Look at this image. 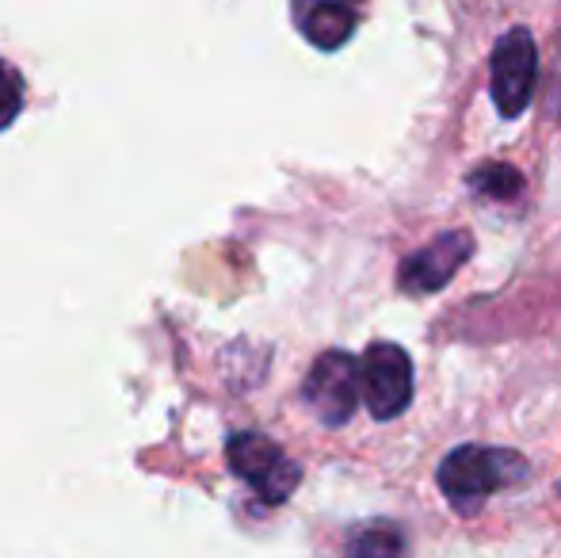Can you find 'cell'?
I'll list each match as a JSON object with an SVG mask.
<instances>
[{"mask_svg":"<svg viewBox=\"0 0 561 558\" xmlns=\"http://www.w3.org/2000/svg\"><path fill=\"white\" fill-rule=\"evenodd\" d=\"M531 475V463L512 447H481L462 444L439 463V490L458 516H473L493 493L524 486Z\"/></svg>","mask_w":561,"mask_h":558,"instance_id":"1","label":"cell"},{"mask_svg":"<svg viewBox=\"0 0 561 558\" xmlns=\"http://www.w3.org/2000/svg\"><path fill=\"white\" fill-rule=\"evenodd\" d=\"M226 459L233 475L249 482L264 505H283L302 482V467L275 440L260 436V432H233L226 444Z\"/></svg>","mask_w":561,"mask_h":558,"instance_id":"2","label":"cell"},{"mask_svg":"<svg viewBox=\"0 0 561 558\" xmlns=\"http://www.w3.org/2000/svg\"><path fill=\"white\" fill-rule=\"evenodd\" d=\"M359 395L375 421H393L413 402V360L401 344L375 341L359 360Z\"/></svg>","mask_w":561,"mask_h":558,"instance_id":"3","label":"cell"},{"mask_svg":"<svg viewBox=\"0 0 561 558\" xmlns=\"http://www.w3.org/2000/svg\"><path fill=\"white\" fill-rule=\"evenodd\" d=\"M535 81H539V50L527 27H512L501 35L493 50V73H489V92L493 104L504 119H519L535 96Z\"/></svg>","mask_w":561,"mask_h":558,"instance_id":"4","label":"cell"},{"mask_svg":"<svg viewBox=\"0 0 561 558\" xmlns=\"http://www.w3.org/2000/svg\"><path fill=\"white\" fill-rule=\"evenodd\" d=\"M302 398L321 424L329 429L347 424L359 406V360L340 349L321 352L302 383Z\"/></svg>","mask_w":561,"mask_h":558,"instance_id":"5","label":"cell"},{"mask_svg":"<svg viewBox=\"0 0 561 558\" xmlns=\"http://www.w3.org/2000/svg\"><path fill=\"white\" fill-rule=\"evenodd\" d=\"M473 257V234L470 230H447L424 249L409 253L398 269V287L405 295H436L458 276L466 261Z\"/></svg>","mask_w":561,"mask_h":558,"instance_id":"6","label":"cell"},{"mask_svg":"<svg viewBox=\"0 0 561 558\" xmlns=\"http://www.w3.org/2000/svg\"><path fill=\"white\" fill-rule=\"evenodd\" d=\"M295 27L318 50H340L355 31V12L344 0H295Z\"/></svg>","mask_w":561,"mask_h":558,"instance_id":"7","label":"cell"},{"mask_svg":"<svg viewBox=\"0 0 561 558\" xmlns=\"http://www.w3.org/2000/svg\"><path fill=\"white\" fill-rule=\"evenodd\" d=\"M466 184L473 187V195L493 203H512L524 195V172L512 169L508 161H485L466 176Z\"/></svg>","mask_w":561,"mask_h":558,"instance_id":"8","label":"cell"},{"mask_svg":"<svg viewBox=\"0 0 561 558\" xmlns=\"http://www.w3.org/2000/svg\"><path fill=\"white\" fill-rule=\"evenodd\" d=\"M405 547V536L393 524H370V528H359L347 539V551L352 555H401Z\"/></svg>","mask_w":561,"mask_h":558,"instance_id":"9","label":"cell"},{"mask_svg":"<svg viewBox=\"0 0 561 558\" xmlns=\"http://www.w3.org/2000/svg\"><path fill=\"white\" fill-rule=\"evenodd\" d=\"M23 107V81L4 58H0V130L12 127Z\"/></svg>","mask_w":561,"mask_h":558,"instance_id":"10","label":"cell"},{"mask_svg":"<svg viewBox=\"0 0 561 558\" xmlns=\"http://www.w3.org/2000/svg\"><path fill=\"white\" fill-rule=\"evenodd\" d=\"M347 4H363V0H347Z\"/></svg>","mask_w":561,"mask_h":558,"instance_id":"11","label":"cell"}]
</instances>
